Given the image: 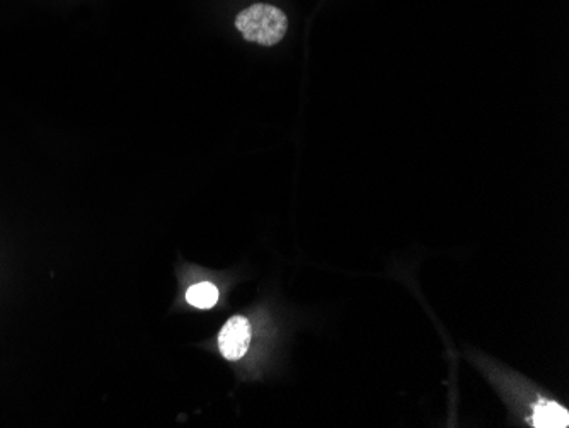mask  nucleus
Masks as SVG:
<instances>
[{
    "label": "nucleus",
    "instance_id": "20e7f679",
    "mask_svg": "<svg viewBox=\"0 0 569 428\" xmlns=\"http://www.w3.org/2000/svg\"><path fill=\"white\" fill-rule=\"evenodd\" d=\"M186 301L198 309H210L219 302V289L210 282L193 285L186 292Z\"/></svg>",
    "mask_w": 569,
    "mask_h": 428
},
{
    "label": "nucleus",
    "instance_id": "7ed1b4c3",
    "mask_svg": "<svg viewBox=\"0 0 569 428\" xmlns=\"http://www.w3.org/2000/svg\"><path fill=\"white\" fill-rule=\"evenodd\" d=\"M532 423L539 428H566L569 425L568 410L558 403H541L535 408Z\"/></svg>",
    "mask_w": 569,
    "mask_h": 428
},
{
    "label": "nucleus",
    "instance_id": "f03ea898",
    "mask_svg": "<svg viewBox=\"0 0 569 428\" xmlns=\"http://www.w3.org/2000/svg\"><path fill=\"white\" fill-rule=\"evenodd\" d=\"M251 345V324L242 316H232L220 330L219 348L225 359L234 362L248 353Z\"/></svg>",
    "mask_w": 569,
    "mask_h": 428
},
{
    "label": "nucleus",
    "instance_id": "f257e3e1",
    "mask_svg": "<svg viewBox=\"0 0 569 428\" xmlns=\"http://www.w3.org/2000/svg\"><path fill=\"white\" fill-rule=\"evenodd\" d=\"M236 28L248 41L275 47L287 35V14L271 4H254L237 14Z\"/></svg>",
    "mask_w": 569,
    "mask_h": 428
}]
</instances>
